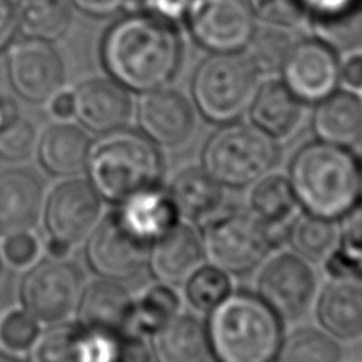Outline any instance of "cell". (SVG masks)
Segmentation results:
<instances>
[{
	"mask_svg": "<svg viewBox=\"0 0 362 362\" xmlns=\"http://www.w3.org/2000/svg\"><path fill=\"white\" fill-rule=\"evenodd\" d=\"M18 32L15 0H0V53L15 42Z\"/></svg>",
	"mask_w": 362,
	"mask_h": 362,
	"instance_id": "f6af8a7d",
	"label": "cell"
},
{
	"mask_svg": "<svg viewBox=\"0 0 362 362\" xmlns=\"http://www.w3.org/2000/svg\"><path fill=\"white\" fill-rule=\"evenodd\" d=\"M230 293L229 274L215 266L199 267L186 281V299L199 312H211Z\"/></svg>",
	"mask_w": 362,
	"mask_h": 362,
	"instance_id": "e575fe53",
	"label": "cell"
},
{
	"mask_svg": "<svg viewBox=\"0 0 362 362\" xmlns=\"http://www.w3.org/2000/svg\"><path fill=\"white\" fill-rule=\"evenodd\" d=\"M5 274V259L2 256V251H0V283H2V278Z\"/></svg>",
	"mask_w": 362,
	"mask_h": 362,
	"instance_id": "f907efd6",
	"label": "cell"
},
{
	"mask_svg": "<svg viewBox=\"0 0 362 362\" xmlns=\"http://www.w3.org/2000/svg\"><path fill=\"white\" fill-rule=\"evenodd\" d=\"M15 6L18 32L28 38L57 42L74 23L69 0H16Z\"/></svg>",
	"mask_w": 362,
	"mask_h": 362,
	"instance_id": "83f0119b",
	"label": "cell"
},
{
	"mask_svg": "<svg viewBox=\"0 0 362 362\" xmlns=\"http://www.w3.org/2000/svg\"><path fill=\"white\" fill-rule=\"evenodd\" d=\"M297 200L288 178L266 175L255 183L250 194L251 213L267 228L284 226L296 211Z\"/></svg>",
	"mask_w": 362,
	"mask_h": 362,
	"instance_id": "f546056e",
	"label": "cell"
},
{
	"mask_svg": "<svg viewBox=\"0 0 362 362\" xmlns=\"http://www.w3.org/2000/svg\"><path fill=\"white\" fill-rule=\"evenodd\" d=\"M139 5L144 13L175 25L185 21L192 0H139Z\"/></svg>",
	"mask_w": 362,
	"mask_h": 362,
	"instance_id": "b9f144b4",
	"label": "cell"
},
{
	"mask_svg": "<svg viewBox=\"0 0 362 362\" xmlns=\"http://www.w3.org/2000/svg\"><path fill=\"white\" fill-rule=\"evenodd\" d=\"M310 21L316 38L335 51L354 48L362 42V5L341 15Z\"/></svg>",
	"mask_w": 362,
	"mask_h": 362,
	"instance_id": "d590c367",
	"label": "cell"
},
{
	"mask_svg": "<svg viewBox=\"0 0 362 362\" xmlns=\"http://www.w3.org/2000/svg\"><path fill=\"white\" fill-rule=\"evenodd\" d=\"M69 2L85 15L94 18H108L129 8L132 0H69Z\"/></svg>",
	"mask_w": 362,
	"mask_h": 362,
	"instance_id": "ee69618b",
	"label": "cell"
},
{
	"mask_svg": "<svg viewBox=\"0 0 362 362\" xmlns=\"http://www.w3.org/2000/svg\"><path fill=\"white\" fill-rule=\"evenodd\" d=\"M74 118L89 132L105 135L124 129L132 118V97L112 78H89L74 90Z\"/></svg>",
	"mask_w": 362,
	"mask_h": 362,
	"instance_id": "e0dca14e",
	"label": "cell"
},
{
	"mask_svg": "<svg viewBox=\"0 0 362 362\" xmlns=\"http://www.w3.org/2000/svg\"><path fill=\"white\" fill-rule=\"evenodd\" d=\"M209 313L205 329L216 362H275L284 339L281 318L259 296L230 293Z\"/></svg>",
	"mask_w": 362,
	"mask_h": 362,
	"instance_id": "3957f363",
	"label": "cell"
},
{
	"mask_svg": "<svg viewBox=\"0 0 362 362\" xmlns=\"http://www.w3.org/2000/svg\"><path fill=\"white\" fill-rule=\"evenodd\" d=\"M316 137L325 144L351 148L362 141V100L350 90H335L316 107L312 119Z\"/></svg>",
	"mask_w": 362,
	"mask_h": 362,
	"instance_id": "cb8c5ba5",
	"label": "cell"
},
{
	"mask_svg": "<svg viewBox=\"0 0 362 362\" xmlns=\"http://www.w3.org/2000/svg\"><path fill=\"white\" fill-rule=\"evenodd\" d=\"M283 83L302 103H320L337 90V51L318 38L296 42L281 67Z\"/></svg>",
	"mask_w": 362,
	"mask_h": 362,
	"instance_id": "5bb4252c",
	"label": "cell"
},
{
	"mask_svg": "<svg viewBox=\"0 0 362 362\" xmlns=\"http://www.w3.org/2000/svg\"><path fill=\"white\" fill-rule=\"evenodd\" d=\"M37 131L29 119L15 115L0 129V159L21 163L29 159L37 148Z\"/></svg>",
	"mask_w": 362,
	"mask_h": 362,
	"instance_id": "8d00e7d4",
	"label": "cell"
},
{
	"mask_svg": "<svg viewBox=\"0 0 362 362\" xmlns=\"http://www.w3.org/2000/svg\"><path fill=\"white\" fill-rule=\"evenodd\" d=\"M93 140L86 129L69 121L47 126L37 139L38 163L49 175L57 178L76 177L86 170Z\"/></svg>",
	"mask_w": 362,
	"mask_h": 362,
	"instance_id": "ffe728a7",
	"label": "cell"
},
{
	"mask_svg": "<svg viewBox=\"0 0 362 362\" xmlns=\"http://www.w3.org/2000/svg\"><path fill=\"white\" fill-rule=\"evenodd\" d=\"M156 362H206L210 354L205 325L192 315H177L153 335Z\"/></svg>",
	"mask_w": 362,
	"mask_h": 362,
	"instance_id": "484cf974",
	"label": "cell"
},
{
	"mask_svg": "<svg viewBox=\"0 0 362 362\" xmlns=\"http://www.w3.org/2000/svg\"><path fill=\"white\" fill-rule=\"evenodd\" d=\"M42 327L34 316L21 310H11L0 320V344L15 353H28Z\"/></svg>",
	"mask_w": 362,
	"mask_h": 362,
	"instance_id": "74e56055",
	"label": "cell"
},
{
	"mask_svg": "<svg viewBox=\"0 0 362 362\" xmlns=\"http://www.w3.org/2000/svg\"><path fill=\"white\" fill-rule=\"evenodd\" d=\"M316 276L299 255H278L264 266L257 278V296L281 320H297L312 307Z\"/></svg>",
	"mask_w": 362,
	"mask_h": 362,
	"instance_id": "4fadbf2b",
	"label": "cell"
},
{
	"mask_svg": "<svg viewBox=\"0 0 362 362\" xmlns=\"http://www.w3.org/2000/svg\"><path fill=\"white\" fill-rule=\"evenodd\" d=\"M141 134L154 145L178 148L196 131V112L175 89L160 88L141 97L137 110Z\"/></svg>",
	"mask_w": 362,
	"mask_h": 362,
	"instance_id": "2e32d148",
	"label": "cell"
},
{
	"mask_svg": "<svg viewBox=\"0 0 362 362\" xmlns=\"http://www.w3.org/2000/svg\"><path fill=\"white\" fill-rule=\"evenodd\" d=\"M344 353L332 335L305 327L283 339L275 362H340Z\"/></svg>",
	"mask_w": 362,
	"mask_h": 362,
	"instance_id": "d6a6232c",
	"label": "cell"
},
{
	"mask_svg": "<svg viewBox=\"0 0 362 362\" xmlns=\"http://www.w3.org/2000/svg\"><path fill=\"white\" fill-rule=\"evenodd\" d=\"M134 300L122 283L100 278L83 289L76 322L94 331L119 334L131 321Z\"/></svg>",
	"mask_w": 362,
	"mask_h": 362,
	"instance_id": "44dd1931",
	"label": "cell"
},
{
	"mask_svg": "<svg viewBox=\"0 0 362 362\" xmlns=\"http://www.w3.org/2000/svg\"><path fill=\"white\" fill-rule=\"evenodd\" d=\"M255 18L269 25L293 28L307 18L299 0H247Z\"/></svg>",
	"mask_w": 362,
	"mask_h": 362,
	"instance_id": "f35d334b",
	"label": "cell"
},
{
	"mask_svg": "<svg viewBox=\"0 0 362 362\" xmlns=\"http://www.w3.org/2000/svg\"><path fill=\"white\" fill-rule=\"evenodd\" d=\"M361 200H362V160H361Z\"/></svg>",
	"mask_w": 362,
	"mask_h": 362,
	"instance_id": "816d5d0a",
	"label": "cell"
},
{
	"mask_svg": "<svg viewBox=\"0 0 362 362\" xmlns=\"http://www.w3.org/2000/svg\"><path fill=\"white\" fill-rule=\"evenodd\" d=\"M202 259V238L191 226L180 221L151 245L148 269L159 283L178 286L200 267Z\"/></svg>",
	"mask_w": 362,
	"mask_h": 362,
	"instance_id": "d6986e66",
	"label": "cell"
},
{
	"mask_svg": "<svg viewBox=\"0 0 362 362\" xmlns=\"http://www.w3.org/2000/svg\"><path fill=\"white\" fill-rule=\"evenodd\" d=\"M294 43L286 28L267 24L264 28H256L248 47L245 48V54L259 74H275L281 70Z\"/></svg>",
	"mask_w": 362,
	"mask_h": 362,
	"instance_id": "836d02e7",
	"label": "cell"
},
{
	"mask_svg": "<svg viewBox=\"0 0 362 362\" xmlns=\"http://www.w3.org/2000/svg\"><path fill=\"white\" fill-rule=\"evenodd\" d=\"M18 108L15 105V102L6 99L2 94H0V129L5 126V122L11 119L13 116L18 115Z\"/></svg>",
	"mask_w": 362,
	"mask_h": 362,
	"instance_id": "c3c4849f",
	"label": "cell"
},
{
	"mask_svg": "<svg viewBox=\"0 0 362 362\" xmlns=\"http://www.w3.org/2000/svg\"><path fill=\"white\" fill-rule=\"evenodd\" d=\"M102 197L89 180L70 177L45 196L42 221L47 250L53 257H66L88 240L100 221Z\"/></svg>",
	"mask_w": 362,
	"mask_h": 362,
	"instance_id": "52a82bcc",
	"label": "cell"
},
{
	"mask_svg": "<svg viewBox=\"0 0 362 362\" xmlns=\"http://www.w3.org/2000/svg\"><path fill=\"white\" fill-rule=\"evenodd\" d=\"M289 183L307 213L337 221L361 200V160L350 148L313 141L296 153Z\"/></svg>",
	"mask_w": 362,
	"mask_h": 362,
	"instance_id": "7a4b0ae2",
	"label": "cell"
},
{
	"mask_svg": "<svg viewBox=\"0 0 362 362\" xmlns=\"http://www.w3.org/2000/svg\"><path fill=\"white\" fill-rule=\"evenodd\" d=\"M267 226L253 213H229L211 219L202 237L204 257L230 275L256 269L272 250Z\"/></svg>",
	"mask_w": 362,
	"mask_h": 362,
	"instance_id": "9c48e42d",
	"label": "cell"
},
{
	"mask_svg": "<svg viewBox=\"0 0 362 362\" xmlns=\"http://www.w3.org/2000/svg\"><path fill=\"white\" fill-rule=\"evenodd\" d=\"M115 211L121 223L148 245L159 240L180 223L178 210L169 191L159 186L126 199Z\"/></svg>",
	"mask_w": 362,
	"mask_h": 362,
	"instance_id": "7402d4cb",
	"label": "cell"
},
{
	"mask_svg": "<svg viewBox=\"0 0 362 362\" xmlns=\"http://www.w3.org/2000/svg\"><path fill=\"white\" fill-rule=\"evenodd\" d=\"M341 219L337 245L326 257V274L332 280L362 281V205Z\"/></svg>",
	"mask_w": 362,
	"mask_h": 362,
	"instance_id": "f1b7e54d",
	"label": "cell"
},
{
	"mask_svg": "<svg viewBox=\"0 0 362 362\" xmlns=\"http://www.w3.org/2000/svg\"><path fill=\"white\" fill-rule=\"evenodd\" d=\"M185 23L210 53H240L257 28L247 0H192Z\"/></svg>",
	"mask_w": 362,
	"mask_h": 362,
	"instance_id": "30bf717a",
	"label": "cell"
},
{
	"mask_svg": "<svg viewBox=\"0 0 362 362\" xmlns=\"http://www.w3.org/2000/svg\"><path fill=\"white\" fill-rule=\"evenodd\" d=\"M6 75L13 90L32 105H43L62 89L66 69L51 43L24 37L6 53Z\"/></svg>",
	"mask_w": 362,
	"mask_h": 362,
	"instance_id": "8fae6325",
	"label": "cell"
},
{
	"mask_svg": "<svg viewBox=\"0 0 362 362\" xmlns=\"http://www.w3.org/2000/svg\"><path fill=\"white\" fill-rule=\"evenodd\" d=\"M48 110L57 121H69L70 118H74L75 103L72 90H57V93L48 100Z\"/></svg>",
	"mask_w": 362,
	"mask_h": 362,
	"instance_id": "bcb514c9",
	"label": "cell"
},
{
	"mask_svg": "<svg viewBox=\"0 0 362 362\" xmlns=\"http://www.w3.org/2000/svg\"><path fill=\"white\" fill-rule=\"evenodd\" d=\"M100 59L112 80L127 90L146 94L175 78L183 61V43L173 24L135 11L105 32Z\"/></svg>",
	"mask_w": 362,
	"mask_h": 362,
	"instance_id": "6da1fadb",
	"label": "cell"
},
{
	"mask_svg": "<svg viewBox=\"0 0 362 362\" xmlns=\"http://www.w3.org/2000/svg\"><path fill=\"white\" fill-rule=\"evenodd\" d=\"M253 124L274 140L293 137L303 118V103L283 81H267L257 88L250 107Z\"/></svg>",
	"mask_w": 362,
	"mask_h": 362,
	"instance_id": "603a6c76",
	"label": "cell"
},
{
	"mask_svg": "<svg viewBox=\"0 0 362 362\" xmlns=\"http://www.w3.org/2000/svg\"><path fill=\"white\" fill-rule=\"evenodd\" d=\"M0 362H23V361H19L16 356H13V354L0 351Z\"/></svg>",
	"mask_w": 362,
	"mask_h": 362,
	"instance_id": "681fc988",
	"label": "cell"
},
{
	"mask_svg": "<svg viewBox=\"0 0 362 362\" xmlns=\"http://www.w3.org/2000/svg\"><path fill=\"white\" fill-rule=\"evenodd\" d=\"M113 362H154V354L144 337L135 332H119Z\"/></svg>",
	"mask_w": 362,
	"mask_h": 362,
	"instance_id": "60d3db41",
	"label": "cell"
},
{
	"mask_svg": "<svg viewBox=\"0 0 362 362\" xmlns=\"http://www.w3.org/2000/svg\"><path fill=\"white\" fill-rule=\"evenodd\" d=\"M299 2L310 19L341 15L362 5V0H299Z\"/></svg>",
	"mask_w": 362,
	"mask_h": 362,
	"instance_id": "7bdbcfd3",
	"label": "cell"
},
{
	"mask_svg": "<svg viewBox=\"0 0 362 362\" xmlns=\"http://www.w3.org/2000/svg\"><path fill=\"white\" fill-rule=\"evenodd\" d=\"M151 245L132 234L116 211L103 218L86 242V261L100 278L124 283L148 267Z\"/></svg>",
	"mask_w": 362,
	"mask_h": 362,
	"instance_id": "7c38bea8",
	"label": "cell"
},
{
	"mask_svg": "<svg viewBox=\"0 0 362 362\" xmlns=\"http://www.w3.org/2000/svg\"><path fill=\"white\" fill-rule=\"evenodd\" d=\"M43 204L45 185L34 170L11 167L0 172V237L34 229Z\"/></svg>",
	"mask_w": 362,
	"mask_h": 362,
	"instance_id": "ac0fdd59",
	"label": "cell"
},
{
	"mask_svg": "<svg viewBox=\"0 0 362 362\" xmlns=\"http://www.w3.org/2000/svg\"><path fill=\"white\" fill-rule=\"evenodd\" d=\"M276 141L256 126L230 122L211 135L204 148V169L221 186H251L278 163Z\"/></svg>",
	"mask_w": 362,
	"mask_h": 362,
	"instance_id": "8992f818",
	"label": "cell"
},
{
	"mask_svg": "<svg viewBox=\"0 0 362 362\" xmlns=\"http://www.w3.org/2000/svg\"><path fill=\"white\" fill-rule=\"evenodd\" d=\"M169 194L178 215L189 221H204L219 210L224 192L223 186L205 169L187 167L173 178Z\"/></svg>",
	"mask_w": 362,
	"mask_h": 362,
	"instance_id": "4316f807",
	"label": "cell"
},
{
	"mask_svg": "<svg viewBox=\"0 0 362 362\" xmlns=\"http://www.w3.org/2000/svg\"><path fill=\"white\" fill-rule=\"evenodd\" d=\"M180 303L175 291L167 284L159 283L134 300L129 326H132L134 332L141 337L144 335L153 337L178 315Z\"/></svg>",
	"mask_w": 362,
	"mask_h": 362,
	"instance_id": "4dcf8cb0",
	"label": "cell"
},
{
	"mask_svg": "<svg viewBox=\"0 0 362 362\" xmlns=\"http://www.w3.org/2000/svg\"><path fill=\"white\" fill-rule=\"evenodd\" d=\"M340 78L346 86L362 89V53H353L340 66Z\"/></svg>",
	"mask_w": 362,
	"mask_h": 362,
	"instance_id": "7dc6e473",
	"label": "cell"
},
{
	"mask_svg": "<svg viewBox=\"0 0 362 362\" xmlns=\"http://www.w3.org/2000/svg\"><path fill=\"white\" fill-rule=\"evenodd\" d=\"M0 251L10 266L25 269L37 261L38 255H40V243L30 230L16 232V234L4 237Z\"/></svg>",
	"mask_w": 362,
	"mask_h": 362,
	"instance_id": "ab89813d",
	"label": "cell"
},
{
	"mask_svg": "<svg viewBox=\"0 0 362 362\" xmlns=\"http://www.w3.org/2000/svg\"><path fill=\"white\" fill-rule=\"evenodd\" d=\"M291 247L303 259L322 261L331 255L339 240V228L335 221L303 213L288 229Z\"/></svg>",
	"mask_w": 362,
	"mask_h": 362,
	"instance_id": "1f68e13d",
	"label": "cell"
},
{
	"mask_svg": "<svg viewBox=\"0 0 362 362\" xmlns=\"http://www.w3.org/2000/svg\"><path fill=\"white\" fill-rule=\"evenodd\" d=\"M85 289L78 266L66 257H48L34 262L19 283V300L40 325H57L76 312Z\"/></svg>",
	"mask_w": 362,
	"mask_h": 362,
	"instance_id": "ba28073f",
	"label": "cell"
},
{
	"mask_svg": "<svg viewBox=\"0 0 362 362\" xmlns=\"http://www.w3.org/2000/svg\"><path fill=\"white\" fill-rule=\"evenodd\" d=\"M318 320L334 339H362V281L334 280L329 284L320 297Z\"/></svg>",
	"mask_w": 362,
	"mask_h": 362,
	"instance_id": "d4e9b609",
	"label": "cell"
},
{
	"mask_svg": "<svg viewBox=\"0 0 362 362\" xmlns=\"http://www.w3.org/2000/svg\"><path fill=\"white\" fill-rule=\"evenodd\" d=\"M118 334L94 331L62 321L40 331L28 362H113Z\"/></svg>",
	"mask_w": 362,
	"mask_h": 362,
	"instance_id": "9a60e30c",
	"label": "cell"
},
{
	"mask_svg": "<svg viewBox=\"0 0 362 362\" xmlns=\"http://www.w3.org/2000/svg\"><path fill=\"white\" fill-rule=\"evenodd\" d=\"M259 72L240 53H211L192 76V99L200 115L215 124H230L248 112L259 88Z\"/></svg>",
	"mask_w": 362,
	"mask_h": 362,
	"instance_id": "5b68a950",
	"label": "cell"
},
{
	"mask_svg": "<svg viewBox=\"0 0 362 362\" xmlns=\"http://www.w3.org/2000/svg\"><path fill=\"white\" fill-rule=\"evenodd\" d=\"M86 170L89 183L102 199L121 204L137 192L159 186L163 159L156 145L144 134L119 129L93 144Z\"/></svg>",
	"mask_w": 362,
	"mask_h": 362,
	"instance_id": "277c9868",
	"label": "cell"
}]
</instances>
